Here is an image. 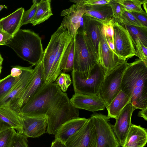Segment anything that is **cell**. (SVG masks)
Returning a JSON list of instances; mask_svg holds the SVG:
<instances>
[{
    "label": "cell",
    "mask_w": 147,
    "mask_h": 147,
    "mask_svg": "<svg viewBox=\"0 0 147 147\" xmlns=\"http://www.w3.org/2000/svg\"><path fill=\"white\" fill-rule=\"evenodd\" d=\"M120 89L130 98L131 102L137 109L147 108V64L139 59L128 63Z\"/></svg>",
    "instance_id": "cell-1"
},
{
    "label": "cell",
    "mask_w": 147,
    "mask_h": 147,
    "mask_svg": "<svg viewBox=\"0 0 147 147\" xmlns=\"http://www.w3.org/2000/svg\"><path fill=\"white\" fill-rule=\"evenodd\" d=\"M41 41V38L34 32L20 29L6 46L33 66L41 60L43 56L44 51Z\"/></svg>",
    "instance_id": "cell-2"
},
{
    "label": "cell",
    "mask_w": 147,
    "mask_h": 147,
    "mask_svg": "<svg viewBox=\"0 0 147 147\" xmlns=\"http://www.w3.org/2000/svg\"><path fill=\"white\" fill-rule=\"evenodd\" d=\"M74 40L73 71L82 79H86L98 63L97 53L93 43L81 29H78Z\"/></svg>",
    "instance_id": "cell-3"
},
{
    "label": "cell",
    "mask_w": 147,
    "mask_h": 147,
    "mask_svg": "<svg viewBox=\"0 0 147 147\" xmlns=\"http://www.w3.org/2000/svg\"><path fill=\"white\" fill-rule=\"evenodd\" d=\"M78 109L73 105L67 94L63 92L53 103L46 114L47 121L46 132L55 134L63 124L79 117Z\"/></svg>",
    "instance_id": "cell-4"
},
{
    "label": "cell",
    "mask_w": 147,
    "mask_h": 147,
    "mask_svg": "<svg viewBox=\"0 0 147 147\" xmlns=\"http://www.w3.org/2000/svg\"><path fill=\"white\" fill-rule=\"evenodd\" d=\"M63 92L55 83L46 84L20 109V115L46 116L52 104Z\"/></svg>",
    "instance_id": "cell-5"
},
{
    "label": "cell",
    "mask_w": 147,
    "mask_h": 147,
    "mask_svg": "<svg viewBox=\"0 0 147 147\" xmlns=\"http://www.w3.org/2000/svg\"><path fill=\"white\" fill-rule=\"evenodd\" d=\"M66 16H64L61 24L51 35L47 47L44 51L41 59L44 69L45 84L49 77L52 67L59 54L61 47L69 34L66 25Z\"/></svg>",
    "instance_id": "cell-6"
},
{
    "label": "cell",
    "mask_w": 147,
    "mask_h": 147,
    "mask_svg": "<svg viewBox=\"0 0 147 147\" xmlns=\"http://www.w3.org/2000/svg\"><path fill=\"white\" fill-rule=\"evenodd\" d=\"M74 93L86 95H98L105 77L103 70L98 63L92 70L89 77L86 79L81 78L78 74L71 72Z\"/></svg>",
    "instance_id": "cell-7"
},
{
    "label": "cell",
    "mask_w": 147,
    "mask_h": 147,
    "mask_svg": "<svg viewBox=\"0 0 147 147\" xmlns=\"http://www.w3.org/2000/svg\"><path fill=\"white\" fill-rule=\"evenodd\" d=\"M33 69L30 81L24 90L17 98L5 106L19 113L21 108L46 84L41 60Z\"/></svg>",
    "instance_id": "cell-8"
},
{
    "label": "cell",
    "mask_w": 147,
    "mask_h": 147,
    "mask_svg": "<svg viewBox=\"0 0 147 147\" xmlns=\"http://www.w3.org/2000/svg\"><path fill=\"white\" fill-rule=\"evenodd\" d=\"M127 60L119 64L105 76L99 94L107 106L121 91L123 76L128 63Z\"/></svg>",
    "instance_id": "cell-9"
},
{
    "label": "cell",
    "mask_w": 147,
    "mask_h": 147,
    "mask_svg": "<svg viewBox=\"0 0 147 147\" xmlns=\"http://www.w3.org/2000/svg\"><path fill=\"white\" fill-rule=\"evenodd\" d=\"M97 132L96 147H119L120 145L107 115L95 113L91 115Z\"/></svg>",
    "instance_id": "cell-10"
},
{
    "label": "cell",
    "mask_w": 147,
    "mask_h": 147,
    "mask_svg": "<svg viewBox=\"0 0 147 147\" xmlns=\"http://www.w3.org/2000/svg\"><path fill=\"white\" fill-rule=\"evenodd\" d=\"M113 26L115 54L125 61L136 56L135 46L127 30L118 22L115 20Z\"/></svg>",
    "instance_id": "cell-11"
},
{
    "label": "cell",
    "mask_w": 147,
    "mask_h": 147,
    "mask_svg": "<svg viewBox=\"0 0 147 147\" xmlns=\"http://www.w3.org/2000/svg\"><path fill=\"white\" fill-rule=\"evenodd\" d=\"M97 132L91 117L65 143L66 147H96Z\"/></svg>",
    "instance_id": "cell-12"
},
{
    "label": "cell",
    "mask_w": 147,
    "mask_h": 147,
    "mask_svg": "<svg viewBox=\"0 0 147 147\" xmlns=\"http://www.w3.org/2000/svg\"><path fill=\"white\" fill-rule=\"evenodd\" d=\"M97 57L105 76L119 64L125 61L119 58L109 48L102 30L99 42Z\"/></svg>",
    "instance_id": "cell-13"
},
{
    "label": "cell",
    "mask_w": 147,
    "mask_h": 147,
    "mask_svg": "<svg viewBox=\"0 0 147 147\" xmlns=\"http://www.w3.org/2000/svg\"><path fill=\"white\" fill-rule=\"evenodd\" d=\"M136 109L130 100L115 119V123L113 125V129L120 146H122L124 143L127 131L131 124L132 114Z\"/></svg>",
    "instance_id": "cell-14"
},
{
    "label": "cell",
    "mask_w": 147,
    "mask_h": 147,
    "mask_svg": "<svg viewBox=\"0 0 147 147\" xmlns=\"http://www.w3.org/2000/svg\"><path fill=\"white\" fill-rule=\"evenodd\" d=\"M70 100L75 108L92 112L103 110L107 107L105 102L99 95L74 93Z\"/></svg>",
    "instance_id": "cell-15"
},
{
    "label": "cell",
    "mask_w": 147,
    "mask_h": 147,
    "mask_svg": "<svg viewBox=\"0 0 147 147\" xmlns=\"http://www.w3.org/2000/svg\"><path fill=\"white\" fill-rule=\"evenodd\" d=\"M23 135L28 138H35L45 132L47 126L46 116L28 117L20 115Z\"/></svg>",
    "instance_id": "cell-16"
},
{
    "label": "cell",
    "mask_w": 147,
    "mask_h": 147,
    "mask_svg": "<svg viewBox=\"0 0 147 147\" xmlns=\"http://www.w3.org/2000/svg\"><path fill=\"white\" fill-rule=\"evenodd\" d=\"M70 1L76 3L70 7L63 11L61 14L62 16H66V25L69 34L73 38L76 36L78 29L80 27V22L85 10L83 6L76 0Z\"/></svg>",
    "instance_id": "cell-17"
},
{
    "label": "cell",
    "mask_w": 147,
    "mask_h": 147,
    "mask_svg": "<svg viewBox=\"0 0 147 147\" xmlns=\"http://www.w3.org/2000/svg\"><path fill=\"white\" fill-rule=\"evenodd\" d=\"M33 66L22 67V75L20 79L11 91L0 100V107L7 106L15 100L23 92L29 83L33 74Z\"/></svg>",
    "instance_id": "cell-18"
},
{
    "label": "cell",
    "mask_w": 147,
    "mask_h": 147,
    "mask_svg": "<svg viewBox=\"0 0 147 147\" xmlns=\"http://www.w3.org/2000/svg\"><path fill=\"white\" fill-rule=\"evenodd\" d=\"M82 18L83 25L82 29L93 43L97 54L103 24L96 19L85 14Z\"/></svg>",
    "instance_id": "cell-19"
},
{
    "label": "cell",
    "mask_w": 147,
    "mask_h": 147,
    "mask_svg": "<svg viewBox=\"0 0 147 147\" xmlns=\"http://www.w3.org/2000/svg\"><path fill=\"white\" fill-rule=\"evenodd\" d=\"M88 119L78 117L70 120L63 124L55 134V139L65 143L85 125Z\"/></svg>",
    "instance_id": "cell-20"
},
{
    "label": "cell",
    "mask_w": 147,
    "mask_h": 147,
    "mask_svg": "<svg viewBox=\"0 0 147 147\" xmlns=\"http://www.w3.org/2000/svg\"><path fill=\"white\" fill-rule=\"evenodd\" d=\"M147 142L146 129L131 123L122 147H144Z\"/></svg>",
    "instance_id": "cell-21"
},
{
    "label": "cell",
    "mask_w": 147,
    "mask_h": 147,
    "mask_svg": "<svg viewBox=\"0 0 147 147\" xmlns=\"http://www.w3.org/2000/svg\"><path fill=\"white\" fill-rule=\"evenodd\" d=\"M24 8L18 9L12 13L0 19V28L12 37L20 29Z\"/></svg>",
    "instance_id": "cell-22"
},
{
    "label": "cell",
    "mask_w": 147,
    "mask_h": 147,
    "mask_svg": "<svg viewBox=\"0 0 147 147\" xmlns=\"http://www.w3.org/2000/svg\"><path fill=\"white\" fill-rule=\"evenodd\" d=\"M83 7L85 14L92 17L104 24L113 18L111 8L109 4L85 6L83 5L82 0H78Z\"/></svg>",
    "instance_id": "cell-23"
},
{
    "label": "cell",
    "mask_w": 147,
    "mask_h": 147,
    "mask_svg": "<svg viewBox=\"0 0 147 147\" xmlns=\"http://www.w3.org/2000/svg\"><path fill=\"white\" fill-rule=\"evenodd\" d=\"M0 119L12 128L22 134L21 117L19 114L9 107L3 106L0 107Z\"/></svg>",
    "instance_id": "cell-24"
},
{
    "label": "cell",
    "mask_w": 147,
    "mask_h": 147,
    "mask_svg": "<svg viewBox=\"0 0 147 147\" xmlns=\"http://www.w3.org/2000/svg\"><path fill=\"white\" fill-rule=\"evenodd\" d=\"M130 98L121 90L106 107L108 116L116 119L121 111L130 100Z\"/></svg>",
    "instance_id": "cell-25"
},
{
    "label": "cell",
    "mask_w": 147,
    "mask_h": 147,
    "mask_svg": "<svg viewBox=\"0 0 147 147\" xmlns=\"http://www.w3.org/2000/svg\"><path fill=\"white\" fill-rule=\"evenodd\" d=\"M51 0H41L38 2L36 13L30 23L34 26L39 24L48 20L53 13L51 7Z\"/></svg>",
    "instance_id": "cell-26"
},
{
    "label": "cell",
    "mask_w": 147,
    "mask_h": 147,
    "mask_svg": "<svg viewBox=\"0 0 147 147\" xmlns=\"http://www.w3.org/2000/svg\"><path fill=\"white\" fill-rule=\"evenodd\" d=\"M74 46V38L66 48L61 59L60 69L63 72H72L73 70Z\"/></svg>",
    "instance_id": "cell-27"
},
{
    "label": "cell",
    "mask_w": 147,
    "mask_h": 147,
    "mask_svg": "<svg viewBox=\"0 0 147 147\" xmlns=\"http://www.w3.org/2000/svg\"><path fill=\"white\" fill-rule=\"evenodd\" d=\"M22 73L18 77H13L10 74L0 80V100L5 96L18 83L21 78Z\"/></svg>",
    "instance_id": "cell-28"
},
{
    "label": "cell",
    "mask_w": 147,
    "mask_h": 147,
    "mask_svg": "<svg viewBox=\"0 0 147 147\" xmlns=\"http://www.w3.org/2000/svg\"><path fill=\"white\" fill-rule=\"evenodd\" d=\"M144 0H115V1L121 5L124 10L130 12L144 13L146 12L143 10L141 7Z\"/></svg>",
    "instance_id": "cell-29"
},
{
    "label": "cell",
    "mask_w": 147,
    "mask_h": 147,
    "mask_svg": "<svg viewBox=\"0 0 147 147\" xmlns=\"http://www.w3.org/2000/svg\"><path fill=\"white\" fill-rule=\"evenodd\" d=\"M131 36L138 37L143 44L147 47V28L129 25H125Z\"/></svg>",
    "instance_id": "cell-30"
},
{
    "label": "cell",
    "mask_w": 147,
    "mask_h": 147,
    "mask_svg": "<svg viewBox=\"0 0 147 147\" xmlns=\"http://www.w3.org/2000/svg\"><path fill=\"white\" fill-rule=\"evenodd\" d=\"M118 22L122 25H129L147 28L130 12L123 10L121 18Z\"/></svg>",
    "instance_id": "cell-31"
},
{
    "label": "cell",
    "mask_w": 147,
    "mask_h": 147,
    "mask_svg": "<svg viewBox=\"0 0 147 147\" xmlns=\"http://www.w3.org/2000/svg\"><path fill=\"white\" fill-rule=\"evenodd\" d=\"M131 36L136 48V56L147 64V47L143 44L138 37Z\"/></svg>",
    "instance_id": "cell-32"
},
{
    "label": "cell",
    "mask_w": 147,
    "mask_h": 147,
    "mask_svg": "<svg viewBox=\"0 0 147 147\" xmlns=\"http://www.w3.org/2000/svg\"><path fill=\"white\" fill-rule=\"evenodd\" d=\"M55 83L60 88L62 92H66L72 82L69 74L61 72L57 78Z\"/></svg>",
    "instance_id": "cell-33"
},
{
    "label": "cell",
    "mask_w": 147,
    "mask_h": 147,
    "mask_svg": "<svg viewBox=\"0 0 147 147\" xmlns=\"http://www.w3.org/2000/svg\"><path fill=\"white\" fill-rule=\"evenodd\" d=\"M38 1H32L33 4L28 10L24 11L22 20L21 26L30 23L34 16L37 10Z\"/></svg>",
    "instance_id": "cell-34"
},
{
    "label": "cell",
    "mask_w": 147,
    "mask_h": 147,
    "mask_svg": "<svg viewBox=\"0 0 147 147\" xmlns=\"http://www.w3.org/2000/svg\"><path fill=\"white\" fill-rule=\"evenodd\" d=\"M16 132L13 128L5 130L0 133V147H8Z\"/></svg>",
    "instance_id": "cell-35"
},
{
    "label": "cell",
    "mask_w": 147,
    "mask_h": 147,
    "mask_svg": "<svg viewBox=\"0 0 147 147\" xmlns=\"http://www.w3.org/2000/svg\"><path fill=\"white\" fill-rule=\"evenodd\" d=\"M28 142L27 137L16 132L8 147H28Z\"/></svg>",
    "instance_id": "cell-36"
},
{
    "label": "cell",
    "mask_w": 147,
    "mask_h": 147,
    "mask_svg": "<svg viewBox=\"0 0 147 147\" xmlns=\"http://www.w3.org/2000/svg\"><path fill=\"white\" fill-rule=\"evenodd\" d=\"M109 4L111 8L114 20L118 22L121 18L124 9L122 5L116 2L115 0H111Z\"/></svg>",
    "instance_id": "cell-37"
},
{
    "label": "cell",
    "mask_w": 147,
    "mask_h": 147,
    "mask_svg": "<svg viewBox=\"0 0 147 147\" xmlns=\"http://www.w3.org/2000/svg\"><path fill=\"white\" fill-rule=\"evenodd\" d=\"M114 21L113 18L107 23L103 24L102 29L105 35L109 36L113 41L114 30L113 26Z\"/></svg>",
    "instance_id": "cell-38"
},
{
    "label": "cell",
    "mask_w": 147,
    "mask_h": 147,
    "mask_svg": "<svg viewBox=\"0 0 147 147\" xmlns=\"http://www.w3.org/2000/svg\"><path fill=\"white\" fill-rule=\"evenodd\" d=\"M111 1V0H82V4L85 6L109 4Z\"/></svg>",
    "instance_id": "cell-39"
},
{
    "label": "cell",
    "mask_w": 147,
    "mask_h": 147,
    "mask_svg": "<svg viewBox=\"0 0 147 147\" xmlns=\"http://www.w3.org/2000/svg\"><path fill=\"white\" fill-rule=\"evenodd\" d=\"M12 36L0 28V45H6Z\"/></svg>",
    "instance_id": "cell-40"
},
{
    "label": "cell",
    "mask_w": 147,
    "mask_h": 147,
    "mask_svg": "<svg viewBox=\"0 0 147 147\" xmlns=\"http://www.w3.org/2000/svg\"><path fill=\"white\" fill-rule=\"evenodd\" d=\"M131 13L142 24L147 27V13L137 12H131Z\"/></svg>",
    "instance_id": "cell-41"
},
{
    "label": "cell",
    "mask_w": 147,
    "mask_h": 147,
    "mask_svg": "<svg viewBox=\"0 0 147 147\" xmlns=\"http://www.w3.org/2000/svg\"><path fill=\"white\" fill-rule=\"evenodd\" d=\"M51 147H66V146L65 143L58 140L55 139L52 142Z\"/></svg>",
    "instance_id": "cell-42"
},
{
    "label": "cell",
    "mask_w": 147,
    "mask_h": 147,
    "mask_svg": "<svg viewBox=\"0 0 147 147\" xmlns=\"http://www.w3.org/2000/svg\"><path fill=\"white\" fill-rule=\"evenodd\" d=\"M12 128L9 125L0 119V133L7 129Z\"/></svg>",
    "instance_id": "cell-43"
},
{
    "label": "cell",
    "mask_w": 147,
    "mask_h": 147,
    "mask_svg": "<svg viewBox=\"0 0 147 147\" xmlns=\"http://www.w3.org/2000/svg\"><path fill=\"white\" fill-rule=\"evenodd\" d=\"M105 36L109 48L115 53L114 41L109 36H106L105 35Z\"/></svg>",
    "instance_id": "cell-44"
},
{
    "label": "cell",
    "mask_w": 147,
    "mask_h": 147,
    "mask_svg": "<svg viewBox=\"0 0 147 147\" xmlns=\"http://www.w3.org/2000/svg\"><path fill=\"white\" fill-rule=\"evenodd\" d=\"M138 116L143 118L146 120H147V108L142 109L139 112Z\"/></svg>",
    "instance_id": "cell-45"
},
{
    "label": "cell",
    "mask_w": 147,
    "mask_h": 147,
    "mask_svg": "<svg viewBox=\"0 0 147 147\" xmlns=\"http://www.w3.org/2000/svg\"><path fill=\"white\" fill-rule=\"evenodd\" d=\"M147 0H144V2L143 4V6L144 7V9L145 10V11L146 13H147Z\"/></svg>",
    "instance_id": "cell-46"
},
{
    "label": "cell",
    "mask_w": 147,
    "mask_h": 147,
    "mask_svg": "<svg viewBox=\"0 0 147 147\" xmlns=\"http://www.w3.org/2000/svg\"><path fill=\"white\" fill-rule=\"evenodd\" d=\"M7 8V7L5 5H0V11L3 8Z\"/></svg>",
    "instance_id": "cell-47"
},
{
    "label": "cell",
    "mask_w": 147,
    "mask_h": 147,
    "mask_svg": "<svg viewBox=\"0 0 147 147\" xmlns=\"http://www.w3.org/2000/svg\"><path fill=\"white\" fill-rule=\"evenodd\" d=\"M3 60V59L0 53V65H2Z\"/></svg>",
    "instance_id": "cell-48"
},
{
    "label": "cell",
    "mask_w": 147,
    "mask_h": 147,
    "mask_svg": "<svg viewBox=\"0 0 147 147\" xmlns=\"http://www.w3.org/2000/svg\"><path fill=\"white\" fill-rule=\"evenodd\" d=\"M2 69V65H0V75L1 74V71Z\"/></svg>",
    "instance_id": "cell-49"
}]
</instances>
